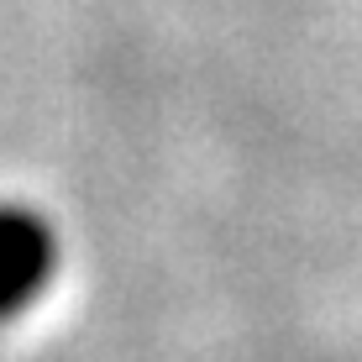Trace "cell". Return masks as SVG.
Listing matches in <instances>:
<instances>
[{"mask_svg": "<svg viewBox=\"0 0 362 362\" xmlns=\"http://www.w3.org/2000/svg\"><path fill=\"white\" fill-rule=\"evenodd\" d=\"M58 273V236L47 216L27 205H0V320L21 315L47 294Z\"/></svg>", "mask_w": 362, "mask_h": 362, "instance_id": "6da1fadb", "label": "cell"}]
</instances>
